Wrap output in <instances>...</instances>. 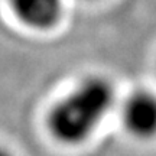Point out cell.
Segmentation results:
<instances>
[{"label":"cell","instance_id":"cell-1","mask_svg":"<svg viewBox=\"0 0 156 156\" xmlns=\"http://www.w3.org/2000/svg\"><path fill=\"white\" fill-rule=\"evenodd\" d=\"M116 107L119 100L114 83L104 74H87L49 104L44 116L45 132L59 146H83Z\"/></svg>","mask_w":156,"mask_h":156},{"label":"cell","instance_id":"cell-2","mask_svg":"<svg viewBox=\"0 0 156 156\" xmlns=\"http://www.w3.org/2000/svg\"><path fill=\"white\" fill-rule=\"evenodd\" d=\"M119 119L123 132L132 140H156V91L145 87L129 91L119 101Z\"/></svg>","mask_w":156,"mask_h":156},{"label":"cell","instance_id":"cell-3","mask_svg":"<svg viewBox=\"0 0 156 156\" xmlns=\"http://www.w3.org/2000/svg\"><path fill=\"white\" fill-rule=\"evenodd\" d=\"M10 16L34 34H49L65 17V0H5Z\"/></svg>","mask_w":156,"mask_h":156},{"label":"cell","instance_id":"cell-4","mask_svg":"<svg viewBox=\"0 0 156 156\" xmlns=\"http://www.w3.org/2000/svg\"><path fill=\"white\" fill-rule=\"evenodd\" d=\"M0 156H12V153L7 151V149H3V151H2V155H0Z\"/></svg>","mask_w":156,"mask_h":156},{"label":"cell","instance_id":"cell-5","mask_svg":"<svg viewBox=\"0 0 156 156\" xmlns=\"http://www.w3.org/2000/svg\"><path fill=\"white\" fill-rule=\"evenodd\" d=\"M83 2H100V0H83Z\"/></svg>","mask_w":156,"mask_h":156}]
</instances>
